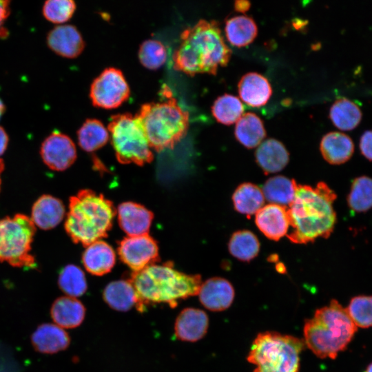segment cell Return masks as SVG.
<instances>
[{
	"mask_svg": "<svg viewBox=\"0 0 372 372\" xmlns=\"http://www.w3.org/2000/svg\"><path fill=\"white\" fill-rule=\"evenodd\" d=\"M225 32L230 44L242 48L254 41L258 34V28L252 18L240 15L231 17L226 21Z\"/></svg>",
	"mask_w": 372,
	"mask_h": 372,
	"instance_id": "obj_28",
	"label": "cell"
},
{
	"mask_svg": "<svg viewBox=\"0 0 372 372\" xmlns=\"http://www.w3.org/2000/svg\"><path fill=\"white\" fill-rule=\"evenodd\" d=\"M85 311L84 304L77 298L62 296L53 302L50 313L54 322L60 327L72 329L82 324Z\"/></svg>",
	"mask_w": 372,
	"mask_h": 372,
	"instance_id": "obj_23",
	"label": "cell"
},
{
	"mask_svg": "<svg viewBox=\"0 0 372 372\" xmlns=\"http://www.w3.org/2000/svg\"><path fill=\"white\" fill-rule=\"evenodd\" d=\"M234 134L237 141L248 149L260 145L266 137L262 121L252 112L242 115L236 123Z\"/></svg>",
	"mask_w": 372,
	"mask_h": 372,
	"instance_id": "obj_27",
	"label": "cell"
},
{
	"mask_svg": "<svg viewBox=\"0 0 372 372\" xmlns=\"http://www.w3.org/2000/svg\"><path fill=\"white\" fill-rule=\"evenodd\" d=\"M297 186L294 179L285 176H276L266 180L262 192L269 203L286 207L293 200Z\"/></svg>",
	"mask_w": 372,
	"mask_h": 372,
	"instance_id": "obj_29",
	"label": "cell"
},
{
	"mask_svg": "<svg viewBox=\"0 0 372 372\" xmlns=\"http://www.w3.org/2000/svg\"><path fill=\"white\" fill-rule=\"evenodd\" d=\"M82 261L89 273L103 276L109 273L114 266L115 252L106 242L97 240L87 246Z\"/></svg>",
	"mask_w": 372,
	"mask_h": 372,
	"instance_id": "obj_22",
	"label": "cell"
},
{
	"mask_svg": "<svg viewBox=\"0 0 372 372\" xmlns=\"http://www.w3.org/2000/svg\"><path fill=\"white\" fill-rule=\"evenodd\" d=\"M118 252L121 260L134 271L158 260L157 243L148 234L125 238L119 242Z\"/></svg>",
	"mask_w": 372,
	"mask_h": 372,
	"instance_id": "obj_11",
	"label": "cell"
},
{
	"mask_svg": "<svg viewBox=\"0 0 372 372\" xmlns=\"http://www.w3.org/2000/svg\"><path fill=\"white\" fill-rule=\"evenodd\" d=\"M116 212L102 194L82 189L70 198L65 231L74 242L87 246L107 235Z\"/></svg>",
	"mask_w": 372,
	"mask_h": 372,
	"instance_id": "obj_5",
	"label": "cell"
},
{
	"mask_svg": "<svg viewBox=\"0 0 372 372\" xmlns=\"http://www.w3.org/2000/svg\"><path fill=\"white\" fill-rule=\"evenodd\" d=\"M209 327V318L201 309L188 307L176 318L174 327L176 338L183 342H194L202 339Z\"/></svg>",
	"mask_w": 372,
	"mask_h": 372,
	"instance_id": "obj_15",
	"label": "cell"
},
{
	"mask_svg": "<svg viewBox=\"0 0 372 372\" xmlns=\"http://www.w3.org/2000/svg\"><path fill=\"white\" fill-rule=\"evenodd\" d=\"M231 198L235 210L248 218L256 214L265 203L262 190L249 182L239 185L234 192Z\"/></svg>",
	"mask_w": 372,
	"mask_h": 372,
	"instance_id": "obj_26",
	"label": "cell"
},
{
	"mask_svg": "<svg viewBox=\"0 0 372 372\" xmlns=\"http://www.w3.org/2000/svg\"><path fill=\"white\" fill-rule=\"evenodd\" d=\"M349 207L355 212H365L372 208V178L362 176L352 182L347 196Z\"/></svg>",
	"mask_w": 372,
	"mask_h": 372,
	"instance_id": "obj_34",
	"label": "cell"
},
{
	"mask_svg": "<svg viewBox=\"0 0 372 372\" xmlns=\"http://www.w3.org/2000/svg\"><path fill=\"white\" fill-rule=\"evenodd\" d=\"M136 115L150 147L157 152L174 147L188 130L189 114L178 105L174 98L143 104Z\"/></svg>",
	"mask_w": 372,
	"mask_h": 372,
	"instance_id": "obj_6",
	"label": "cell"
},
{
	"mask_svg": "<svg viewBox=\"0 0 372 372\" xmlns=\"http://www.w3.org/2000/svg\"><path fill=\"white\" fill-rule=\"evenodd\" d=\"M58 284L65 294L74 298L83 296L87 289L84 272L74 265L64 267L59 273Z\"/></svg>",
	"mask_w": 372,
	"mask_h": 372,
	"instance_id": "obj_35",
	"label": "cell"
},
{
	"mask_svg": "<svg viewBox=\"0 0 372 372\" xmlns=\"http://www.w3.org/2000/svg\"><path fill=\"white\" fill-rule=\"evenodd\" d=\"M46 41L50 50L65 58L78 56L85 47L80 32L72 25L54 27L48 32Z\"/></svg>",
	"mask_w": 372,
	"mask_h": 372,
	"instance_id": "obj_16",
	"label": "cell"
},
{
	"mask_svg": "<svg viewBox=\"0 0 372 372\" xmlns=\"http://www.w3.org/2000/svg\"><path fill=\"white\" fill-rule=\"evenodd\" d=\"M80 147L86 152L95 151L109 139L108 130L96 119H87L77 132Z\"/></svg>",
	"mask_w": 372,
	"mask_h": 372,
	"instance_id": "obj_32",
	"label": "cell"
},
{
	"mask_svg": "<svg viewBox=\"0 0 372 372\" xmlns=\"http://www.w3.org/2000/svg\"><path fill=\"white\" fill-rule=\"evenodd\" d=\"M32 344L40 353H55L66 349L70 343L68 333L56 324L45 323L32 335Z\"/></svg>",
	"mask_w": 372,
	"mask_h": 372,
	"instance_id": "obj_20",
	"label": "cell"
},
{
	"mask_svg": "<svg viewBox=\"0 0 372 372\" xmlns=\"http://www.w3.org/2000/svg\"><path fill=\"white\" fill-rule=\"evenodd\" d=\"M356 331L346 308L333 299L305 320L303 340L318 358L335 359L347 349Z\"/></svg>",
	"mask_w": 372,
	"mask_h": 372,
	"instance_id": "obj_4",
	"label": "cell"
},
{
	"mask_svg": "<svg viewBox=\"0 0 372 372\" xmlns=\"http://www.w3.org/2000/svg\"><path fill=\"white\" fill-rule=\"evenodd\" d=\"M40 154L43 163L54 171L67 169L76 158L74 142L68 136L56 131L51 133L43 141Z\"/></svg>",
	"mask_w": 372,
	"mask_h": 372,
	"instance_id": "obj_12",
	"label": "cell"
},
{
	"mask_svg": "<svg viewBox=\"0 0 372 372\" xmlns=\"http://www.w3.org/2000/svg\"><path fill=\"white\" fill-rule=\"evenodd\" d=\"M346 309L357 327H372V296L353 297Z\"/></svg>",
	"mask_w": 372,
	"mask_h": 372,
	"instance_id": "obj_36",
	"label": "cell"
},
{
	"mask_svg": "<svg viewBox=\"0 0 372 372\" xmlns=\"http://www.w3.org/2000/svg\"><path fill=\"white\" fill-rule=\"evenodd\" d=\"M8 135L6 130L0 126V156L3 154L8 145Z\"/></svg>",
	"mask_w": 372,
	"mask_h": 372,
	"instance_id": "obj_41",
	"label": "cell"
},
{
	"mask_svg": "<svg viewBox=\"0 0 372 372\" xmlns=\"http://www.w3.org/2000/svg\"><path fill=\"white\" fill-rule=\"evenodd\" d=\"M243 111L244 106L240 100L229 94L218 97L211 107V112L216 120L227 125L236 123Z\"/></svg>",
	"mask_w": 372,
	"mask_h": 372,
	"instance_id": "obj_33",
	"label": "cell"
},
{
	"mask_svg": "<svg viewBox=\"0 0 372 372\" xmlns=\"http://www.w3.org/2000/svg\"><path fill=\"white\" fill-rule=\"evenodd\" d=\"M138 57L143 66L155 70L162 66L165 62L167 50L161 42L149 39L141 44Z\"/></svg>",
	"mask_w": 372,
	"mask_h": 372,
	"instance_id": "obj_37",
	"label": "cell"
},
{
	"mask_svg": "<svg viewBox=\"0 0 372 372\" xmlns=\"http://www.w3.org/2000/svg\"><path fill=\"white\" fill-rule=\"evenodd\" d=\"M255 223L267 238L278 241L289 229L287 208L272 203L265 205L256 214Z\"/></svg>",
	"mask_w": 372,
	"mask_h": 372,
	"instance_id": "obj_14",
	"label": "cell"
},
{
	"mask_svg": "<svg viewBox=\"0 0 372 372\" xmlns=\"http://www.w3.org/2000/svg\"><path fill=\"white\" fill-rule=\"evenodd\" d=\"M324 159L331 165H340L349 161L354 151L351 138L346 134L339 132L325 134L320 145Z\"/></svg>",
	"mask_w": 372,
	"mask_h": 372,
	"instance_id": "obj_24",
	"label": "cell"
},
{
	"mask_svg": "<svg viewBox=\"0 0 372 372\" xmlns=\"http://www.w3.org/2000/svg\"><path fill=\"white\" fill-rule=\"evenodd\" d=\"M107 130L116 158L121 163L143 165L152 161V147L136 115L129 113L114 115Z\"/></svg>",
	"mask_w": 372,
	"mask_h": 372,
	"instance_id": "obj_8",
	"label": "cell"
},
{
	"mask_svg": "<svg viewBox=\"0 0 372 372\" xmlns=\"http://www.w3.org/2000/svg\"><path fill=\"white\" fill-rule=\"evenodd\" d=\"M329 116L335 127L341 130L349 131L358 125L362 118V112L355 103L342 98L332 105Z\"/></svg>",
	"mask_w": 372,
	"mask_h": 372,
	"instance_id": "obj_31",
	"label": "cell"
},
{
	"mask_svg": "<svg viewBox=\"0 0 372 372\" xmlns=\"http://www.w3.org/2000/svg\"><path fill=\"white\" fill-rule=\"evenodd\" d=\"M364 372H372V363H371L366 369Z\"/></svg>",
	"mask_w": 372,
	"mask_h": 372,
	"instance_id": "obj_45",
	"label": "cell"
},
{
	"mask_svg": "<svg viewBox=\"0 0 372 372\" xmlns=\"http://www.w3.org/2000/svg\"><path fill=\"white\" fill-rule=\"evenodd\" d=\"M117 214L121 229L129 236L147 234L154 217L152 211L134 202L119 205Z\"/></svg>",
	"mask_w": 372,
	"mask_h": 372,
	"instance_id": "obj_17",
	"label": "cell"
},
{
	"mask_svg": "<svg viewBox=\"0 0 372 372\" xmlns=\"http://www.w3.org/2000/svg\"><path fill=\"white\" fill-rule=\"evenodd\" d=\"M35 233L36 226L25 214L0 218V262L15 267H34L32 244Z\"/></svg>",
	"mask_w": 372,
	"mask_h": 372,
	"instance_id": "obj_9",
	"label": "cell"
},
{
	"mask_svg": "<svg viewBox=\"0 0 372 372\" xmlns=\"http://www.w3.org/2000/svg\"><path fill=\"white\" fill-rule=\"evenodd\" d=\"M10 1L0 0V38L1 39L6 38L9 34L4 23L10 13Z\"/></svg>",
	"mask_w": 372,
	"mask_h": 372,
	"instance_id": "obj_39",
	"label": "cell"
},
{
	"mask_svg": "<svg viewBox=\"0 0 372 372\" xmlns=\"http://www.w3.org/2000/svg\"><path fill=\"white\" fill-rule=\"evenodd\" d=\"M260 242L249 230H238L231 236L228 249L231 256L243 262H249L259 254Z\"/></svg>",
	"mask_w": 372,
	"mask_h": 372,
	"instance_id": "obj_30",
	"label": "cell"
},
{
	"mask_svg": "<svg viewBox=\"0 0 372 372\" xmlns=\"http://www.w3.org/2000/svg\"><path fill=\"white\" fill-rule=\"evenodd\" d=\"M76 4L72 0H48L42 8L43 17L54 23L68 21L73 15Z\"/></svg>",
	"mask_w": 372,
	"mask_h": 372,
	"instance_id": "obj_38",
	"label": "cell"
},
{
	"mask_svg": "<svg viewBox=\"0 0 372 372\" xmlns=\"http://www.w3.org/2000/svg\"><path fill=\"white\" fill-rule=\"evenodd\" d=\"M65 214V206L61 200L43 194L34 203L30 218L35 226L43 230H49L56 227Z\"/></svg>",
	"mask_w": 372,
	"mask_h": 372,
	"instance_id": "obj_18",
	"label": "cell"
},
{
	"mask_svg": "<svg viewBox=\"0 0 372 372\" xmlns=\"http://www.w3.org/2000/svg\"><path fill=\"white\" fill-rule=\"evenodd\" d=\"M90 95L94 106L112 109L128 99L130 88L122 72L110 68L93 81Z\"/></svg>",
	"mask_w": 372,
	"mask_h": 372,
	"instance_id": "obj_10",
	"label": "cell"
},
{
	"mask_svg": "<svg viewBox=\"0 0 372 372\" xmlns=\"http://www.w3.org/2000/svg\"><path fill=\"white\" fill-rule=\"evenodd\" d=\"M335 199V193L324 182L316 187L298 185L294 199L287 208L289 240L307 244L319 238H329L336 223L333 206Z\"/></svg>",
	"mask_w": 372,
	"mask_h": 372,
	"instance_id": "obj_1",
	"label": "cell"
},
{
	"mask_svg": "<svg viewBox=\"0 0 372 372\" xmlns=\"http://www.w3.org/2000/svg\"><path fill=\"white\" fill-rule=\"evenodd\" d=\"M128 280L135 289L136 309L140 312L156 304L174 308L179 300L197 295L202 284L200 275L180 272L171 262L150 265L132 273Z\"/></svg>",
	"mask_w": 372,
	"mask_h": 372,
	"instance_id": "obj_3",
	"label": "cell"
},
{
	"mask_svg": "<svg viewBox=\"0 0 372 372\" xmlns=\"http://www.w3.org/2000/svg\"><path fill=\"white\" fill-rule=\"evenodd\" d=\"M303 339L276 331L257 335L247 357L256 366L253 372H299Z\"/></svg>",
	"mask_w": 372,
	"mask_h": 372,
	"instance_id": "obj_7",
	"label": "cell"
},
{
	"mask_svg": "<svg viewBox=\"0 0 372 372\" xmlns=\"http://www.w3.org/2000/svg\"><path fill=\"white\" fill-rule=\"evenodd\" d=\"M180 40L172 56L176 70L189 76L215 75L218 68L226 66L230 60L231 51L216 21L200 20L181 33Z\"/></svg>",
	"mask_w": 372,
	"mask_h": 372,
	"instance_id": "obj_2",
	"label": "cell"
},
{
	"mask_svg": "<svg viewBox=\"0 0 372 372\" xmlns=\"http://www.w3.org/2000/svg\"><path fill=\"white\" fill-rule=\"evenodd\" d=\"M103 298L112 309L127 311L136 307L138 300L135 289L129 280L110 282L104 289Z\"/></svg>",
	"mask_w": 372,
	"mask_h": 372,
	"instance_id": "obj_25",
	"label": "cell"
},
{
	"mask_svg": "<svg viewBox=\"0 0 372 372\" xmlns=\"http://www.w3.org/2000/svg\"><path fill=\"white\" fill-rule=\"evenodd\" d=\"M6 112V106L0 98V119Z\"/></svg>",
	"mask_w": 372,
	"mask_h": 372,
	"instance_id": "obj_43",
	"label": "cell"
},
{
	"mask_svg": "<svg viewBox=\"0 0 372 372\" xmlns=\"http://www.w3.org/2000/svg\"><path fill=\"white\" fill-rule=\"evenodd\" d=\"M251 6V3L248 1L245 0H238L236 1L234 3V9L236 11L240 12H245L247 11Z\"/></svg>",
	"mask_w": 372,
	"mask_h": 372,
	"instance_id": "obj_42",
	"label": "cell"
},
{
	"mask_svg": "<svg viewBox=\"0 0 372 372\" xmlns=\"http://www.w3.org/2000/svg\"><path fill=\"white\" fill-rule=\"evenodd\" d=\"M360 148L362 155L372 161V130L365 132L361 136Z\"/></svg>",
	"mask_w": 372,
	"mask_h": 372,
	"instance_id": "obj_40",
	"label": "cell"
},
{
	"mask_svg": "<svg viewBox=\"0 0 372 372\" xmlns=\"http://www.w3.org/2000/svg\"><path fill=\"white\" fill-rule=\"evenodd\" d=\"M238 91L241 100L254 107L265 105L272 94L267 79L257 72L242 76L238 84Z\"/></svg>",
	"mask_w": 372,
	"mask_h": 372,
	"instance_id": "obj_19",
	"label": "cell"
},
{
	"mask_svg": "<svg viewBox=\"0 0 372 372\" xmlns=\"http://www.w3.org/2000/svg\"><path fill=\"white\" fill-rule=\"evenodd\" d=\"M198 294L204 307L211 311H222L231 305L235 291L227 279L213 277L202 282Z\"/></svg>",
	"mask_w": 372,
	"mask_h": 372,
	"instance_id": "obj_13",
	"label": "cell"
},
{
	"mask_svg": "<svg viewBox=\"0 0 372 372\" xmlns=\"http://www.w3.org/2000/svg\"><path fill=\"white\" fill-rule=\"evenodd\" d=\"M256 163L265 174L283 169L289 161V154L279 141L269 138L262 142L255 152Z\"/></svg>",
	"mask_w": 372,
	"mask_h": 372,
	"instance_id": "obj_21",
	"label": "cell"
},
{
	"mask_svg": "<svg viewBox=\"0 0 372 372\" xmlns=\"http://www.w3.org/2000/svg\"><path fill=\"white\" fill-rule=\"evenodd\" d=\"M3 170H4V163L3 160L0 158V189H1V175Z\"/></svg>",
	"mask_w": 372,
	"mask_h": 372,
	"instance_id": "obj_44",
	"label": "cell"
}]
</instances>
